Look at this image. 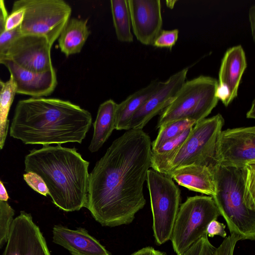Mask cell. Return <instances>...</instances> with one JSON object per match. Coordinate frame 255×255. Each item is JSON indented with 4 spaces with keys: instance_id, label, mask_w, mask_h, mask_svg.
<instances>
[{
    "instance_id": "6da1fadb",
    "label": "cell",
    "mask_w": 255,
    "mask_h": 255,
    "mask_svg": "<svg viewBox=\"0 0 255 255\" xmlns=\"http://www.w3.org/2000/svg\"><path fill=\"white\" fill-rule=\"evenodd\" d=\"M151 143L142 129L128 130L89 174L86 208L103 226L129 224L145 205L143 187L151 168Z\"/></svg>"
},
{
    "instance_id": "7c38bea8",
    "label": "cell",
    "mask_w": 255,
    "mask_h": 255,
    "mask_svg": "<svg viewBox=\"0 0 255 255\" xmlns=\"http://www.w3.org/2000/svg\"><path fill=\"white\" fill-rule=\"evenodd\" d=\"M219 149L220 165L242 168L255 164V127L222 130Z\"/></svg>"
},
{
    "instance_id": "8992f818",
    "label": "cell",
    "mask_w": 255,
    "mask_h": 255,
    "mask_svg": "<svg viewBox=\"0 0 255 255\" xmlns=\"http://www.w3.org/2000/svg\"><path fill=\"white\" fill-rule=\"evenodd\" d=\"M218 81L200 76L185 81L173 101L160 113L157 128L173 121L190 119L196 123L206 118L219 101Z\"/></svg>"
},
{
    "instance_id": "74e56055",
    "label": "cell",
    "mask_w": 255,
    "mask_h": 255,
    "mask_svg": "<svg viewBox=\"0 0 255 255\" xmlns=\"http://www.w3.org/2000/svg\"><path fill=\"white\" fill-rule=\"evenodd\" d=\"M255 100L253 101L250 109L247 113V118L249 119H255Z\"/></svg>"
},
{
    "instance_id": "f35d334b",
    "label": "cell",
    "mask_w": 255,
    "mask_h": 255,
    "mask_svg": "<svg viewBox=\"0 0 255 255\" xmlns=\"http://www.w3.org/2000/svg\"><path fill=\"white\" fill-rule=\"evenodd\" d=\"M7 16L2 17L0 18V35L4 31L5 20Z\"/></svg>"
},
{
    "instance_id": "f546056e",
    "label": "cell",
    "mask_w": 255,
    "mask_h": 255,
    "mask_svg": "<svg viewBox=\"0 0 255 255\" xmlns=\"http://www.w3.org/2000/svg\"><path fill=\"white\" fill-rule=\"evenodd\" d=\"M23 179L33 190L44 196L48 195L47 187L43 179L37 174L28 172L23 174Z\"/></svg>"
},
{
    "instance_id": "5b68a950",
    "label": "cell",
    "mask_w": 255,
    "mask_h": 255,
    "mask_svg": "<svg viewBox=\"0 0 255 255\" xmlns=\"http://www.w3.org/2000/svg\"><path fill=\"white\" fill-rule=\"evenodd\" d=\"M224 119L220 114L196 123L159 172L168 175L179 168L203 165L216 171L221 163L219 142Z\"/></svg>"
},
{
    "instance_id": "277c9868",
    "label": "cell",
    "mask_w": 255,
    "mask_h": 255,
    "mask_svg": "<svg viewBox=\"0 0 255 255\" xmlns=\"http://www.w3.org/2000/svg\"><path fill=\"white\" fill-rule=\"evenodd\" d=\"M216 191L212 197L230 233L242 240L255 239V211L244 200L242 168L220 165L215 172Z\"/></svg>"
},
{
    "instance_id": "8d00e7d4",
    "label": "cell",
    "mask_w": 255,
    "mask_h": 255,
    "mask_svg": "<svg viewBox=\"0 0 255 255\" xmlns=\"http://www.w3.org/2000/svg\"><path fill=\"white\" fill-rule=\"evenodd\" d=\"M8 15L4 1L0 0V18L2 17L8 16Z\"/></svg>"
},
{
    "instance_id": "83f0119b",
    "label": "cell",
    "mask_w": 255,
    "mask_h": 255,
    "mask_svg": "<svg viewBox=\"0 0 255 255\" xmlns=\"http://www.w3.org/2000/svg\"><path fill=\"white\" fill-rule=\"evenodd\" d=\"M21 34L19 26L10 31H3L0 35V64H3L6 60L7 54L12 43Z\"/></svg>"
},
{
    "instance_id": "cb8c5ba5",
    "label": "cell",
    "mask_w": 255,
    "mask_h": 255,
    "mask_svg": "<svg viewBox=\"0 0 255 255\" xmlns=\"http://www.w3.org/2000/svg\"><path fill=\"white\" fill-rule=\"evenodd\" d=\"M195 124V121L186 119L171 121L162 125L158 128L156 138L151 143V151L156 150L166 142L178 137Z\"/></svg>"
},
{
    "instance_id": "8fae6325",
    "label": "cell",
    "mask_w": 255,
    "mask_h": 255,
    "mask_svg": "<svg viewBox=\"0 0 255 255\" xmlns=\"http://www.w3.org/2000/svg\"><path fill=\"white\" fill-rule=\"evenodd\" d=\"M3 255H51L45 238L30 214L21 211L13 219Z\"/></svg>"
},
{
    "instance_id": "484cf974",
    "label": "cell",
    "mask_w": 255,
    "mask_h": 255,
    "mask_svg": "<svg viewBox=\"0 0 255 255\" xmlns=\"http://www.w3.org/2000/svg\"><path fill=\"white\" fill-rule=\"evenodd\" d=\"M14 211L6 201L0 200V247L7 239Z\"/></svg>"
},
{
    "instance_id": "44dd1931",
    "label": "cell",
    "mask_w": 255,
    "mask_h": 255,
    "mask_svg": "<svg viewBox=\"0 0 255 255\" xmlns=\"http://www.w3.org/2000/svg\"><path fill=\"white\" fill-rule=\"evenodd\" d=\"M88 19L70 18L58 39L59 47L66 57L80 52L90 34Z\"/></svg>"
},
{
    "instance_id": "3957f363",
    "label": "cell",
    "mask_w": 255,
    "mask_h": 255,
    "mask_svg": "<svg viewBox=\"0 0 255 255\" xmlns=\"http://www.w3.org/2000/svg\"><path fill=\"white\" fill-rule=\"evenodd\" d=\"M24 163L25 172L43 179L53 203L60 209L72 212L86 207L89 162L75 147L43 145L30 150Z\"/></svg>"
},
{
    "instance_id": "603a6c76",
    "label": "cell",
    "mask_w": 255,
    "mask_h": 255,
    "mask_svg": "<svg viewBox=\"0 0 255 255\" xmlns=\"http://www.w3.org/2000/svg\"><path fill=\"white\" fill-rule=\"evenodd\" d=\"M16 93V85L12 77L4 83L0 94V150L4 146L9 128L8 116Z\"/></svg>"
},
{
    "instance_id": "e575fe53",
    "label": "cell",
    "mask_w": 255,
    "mask_h": 255,
    "mask_svg": "<svg viewBox=\"0 0 255 255\" xmlns=\"http://www.w3.org/2000/svg\"><path fill=\"white\" fill-rule=\"evenodd\" d=\"M249 21L251 25L252 34L253 39H255V5L251 6L249 12Z\"/></svg>"
},
{
    "instance_id": "52a82bcc",
    "label": "cell",
    "mask_w": 255,
    "mask_h": 255,
    "mask_svg": "<svg viewBox=\"0 0 255 255\" xmlns=\"http://www.w3.org/2000/svg\"><path fill=\"white\" fill-rule=\"evenodd\" d=\"M221 216L212 197H189L180 204L170 240L174 251L180 255L207 234L209 223Z\"/></svg>"
},
{
    "instance_id": "836d02e7",
    "label": "cell",
    "mask_w": 255,
    "mask_h": 255,
    "mask_svg": "<svg viewBox=\"0 0 255 255\" xmlns=\"http://www.w3.org/2000/svg\"><path fill=\"white\" fill-rule=\"evenodd\" d=\"M131 255H166V253L156 250L151 247H147L134 252Z\"/></svg>"
},
{
    "instance_id": "9a60e30c",
    "label": "cell",
    "mask_w": 255,
    "mask_h": 255,
    "mask_svg": "<svg viewBox=\"0 0 255 255\" xmlns=\"http://www.w3.org/2000/svg\"><path fill=\"white\" fill-rule=\"evenodd\" d=\"M247 67L245 51L241 45L229 48L222 59L216 96L228 107L237 97L242 78Z\"/></svg>"
},
{
    "instance_id": "9c48e42d",
    "label": "cell",
    "mask_w": 255,
    "mask_h": 255,
    "mask_svg": "<svg viewBox=\"0 0 255 255\" xmlns=\"http://www.w3.org/2000/svg\"><path fill=\"white\" fill-rule=\"evenodd\" d=\"M24 9L20 25L21 34L44 36L52 46L70 19L72 9L63 0H19L14 2L12 10Z\"/></svg>"
},
{
    "instance_id": "4316f807",
    "label": "cell",
    "mask_w": 255,
    "mask_h": 255,
    "mask_svg": "<svg viewBox=\"0 0 255 255\" xmlns=\"http://www.w3.org/2000/svg\"><path fill=\"white\" fill-rule=\"evenodd\" d=\"M215 250L206 234L180 255H214Z\"/></svg>"
},
{
    "instance_id": "d4e9b609",
    "label": "cell",
    "mask_w": 255,
    "mask_h": 255,
    "mask_svg": "<svg viewBox=\"0 0 255 255\" xmlns=\"http://www.w3.org/2000/svg\"><path fill=\"white\" fill-rule=\"evenodd\" d=\"M244 200L249 209L255 211V164L243 168Z\"/></svg>"
},
{
    "instance_id": "4fadbf2b",
    "label": "cell",
    "mask_w": 255,
    "mask_h": 255,
    "mask_svg": "<svg viewBox=\"0 0 255 255\" xmlns=\"http://www.w3.org/2000/svg\"><path fill=\"white\" fill-rule=\"evenodd\" d=\"M188 71V68H184L162 82L160 86L134 114L129 129H142L151 119L160 114L176 97L186 81Z\"/></svg>"
},
{
    "instance_id": "5bb4252c",
    "label": "cell",
    "mask_w": 255,
    "mask_h": 255,
    "mask_svg": "<svg viewBox=\"0 0 255 255\" xmlns=\"http://www.w3.org/2000/svg\"><path fill=\"white\" fill-rule=\"evenodd\" d=\"M131 27L135 37L146 45L153 43L162 30L160 0H128Z\"/></svg>"
},
{
    "instance_id": "d6986e66",
    "label": "cell",
    "mask_w": 255,
    "mask_h": 255,
    "mask_svg": "<svg viewBox=\"0 0 255 255\" xmlns=\"http://www.w3.org/2000/svg\"><path fill=\"white\" fill-rule=\"evenodd\" d=\"M162 83L157 80L152 81L146 87L136 91L118 104L116 113L115 129L128 130L130 121L134 114L160 86Z\"/></svg>"
},
{
    "instance_id": "7402d4cb",
    "label": "cell",
    "mask_w": 255,
    "mask_h": 255,
    "mask_svg": "<svg viewBox=\"0 0 255 255\" xmlns=\"http://www.w3.org/2000/svg\"><path fill=\"white\" fill-rule=\"evenodd\" d=\"M111 7L114 26L118 39L131 42L133 36L128 0H111Z\"/></svg>"
},
{
    "instance_id": "4dcf8cb0",
    "label": "cell",
    "mask_w": 255,
    "mask_h": 255,
    "mask_svg": "<svg viewBox=\"0 0 255 255\" xmlns=\"http://www.w3.org/2000/svg\"><path fill=\"white\" fill-rule=\"evenodd\" d=\"M240 240L242 239L240 236L230 233L224 238L220 245L216 248L214 255H234L236 245Z\"/></svg>"
},
{
    "instance_id": "30bf717a",
    "label": "cell",
    "mask_w": 255,
    "mask_h": 255,
    "mask_svg": "<svg viewBox=\"0 0 255 255\" xmlns=\"http://www.w3.org/2000/svg\"><path fill=\"white\" fill-rule=\"evenodd\" d=\"M51 47L44 36L21 34L12 43L6 60L30 71H47L54 68L51 58Z\"/></svg>"
},
{
    "instance_id": "2e32d148",
    "label": "cell",
    "mask_w": 255,
    "mask_h": 255,
    "mask_svg": "<svg viewBox=\"0 0 255 255\" xmlns=\"http://www.w3.org/2000/svg\"><path fill=\"white\" fill-rule=\"evenodd\" d=\"M8 69L16 85V93L40 98L50 95L57 84L54 68L43 72L23 69L10 60L3 63Z\"/></svg>"
},
{
    "instance_id": "ab89813d",
    "label": "cell",
    "mask_w": 255,
    "mask_h": 255,
    "mask_svg": "<svg viewBox=\"0 0 255 255\" xmlns=\"http://www.w3.org/2000/svg\"><path fill=\"white\" fill-rule=\"evenodd\" d=\"M4 85V83L0 79V94Z\"/></svg>"
},
{
    "instance_id": "ac0fdd59",
    "label": "cell",
    "mask_w": 255,
    "mask_h": 255,
    "mask_svg": "<svg viewBox=\"0 0 255 255\" xmlns=\"http://www.w3.org/2000/svg\"><path fill=\"white\" fill-rule=\"evenodd\" d=\"M215 172L205 166L190 165L172 171L168 175L180 186L213 197L216 191Z\"/></svg>"
},
{
    "instance_id": "d590c367",
    "label": "cell",
    "mask_w": 255,
    "mask_h": 255,
    "mask_svg": "<svg viewBox=\"0 0 255 255\" xmlns=\"http://www.w3.org/2000/svg\"><path fill=\"white\" fill-rule=\"evenodd\" d=\"M9 199V196L6 189L0 179V200L7 202Z\"/></svg>"
},
{
    "instance_id": "ffe728a7",
    "label": "cell",
    "mask_w": 255,
    "mask_h": 255,
    "mask_svg": "<svg viewBox=\"0 0 255 255\" xmlns=\"http://www.w3.org/2000/svg\"><path fill=\"white\" fill-rule=\"evenodd\" d=\"M117 105L114 101L109 99L100 105L93 124L94 132L89 146L90 152L98 151L115 129Z\"/></svg>"
},
{
    "instance_id": "1f68e13d",
    "label": "cell",
    "mask_w": 255,
    "mask_h": 255,
    "mask_svg": "<svg viewBox=\"0 0 255 255\" xmlns=\"http://www.w3.org/2000/svg\"><path fill=\"white\" fill-rule=\"evenodd\" d=\"M24 12L23 8L12 10L5 20L4 31H10L20 26L23 21Z\"/></svg>"
},
{
    "instance_id": "f1b7e54d",
    "label": "cell",
    "mask_w": 255,
    "mask_h": 255,
    "mask_svg": "<svg viewBox=\"0 0 255 255\" xmlns=\"http://www.w3.org/2000/svg\"><path fill=\"white\" fill-rule=\"evenodd\" d=\"M178 29L162 30L155 39L152 45L156 47L171 49L178 39Z\"/></svg>"
},
{
    "instance_id": "7a4b0ae2",
    "label": "cell",
    "mask_w": 255,
    "mask_h": 255,
    "mask_svg": "<svg viewBox=\"0 0 255 255\" xmlns=\"http://www.w3.org/2000/svg\"><path fill=\"white\" fill-rule=\"evenodd\" d=\"M92 122L90 112L70 101L32 97L17 103L9 134L25 144L81 143Z\"/></svg>"
},
{
    "instance_id": "e0dca14e",
    "label": "cell",
    "mask_w": 255,
    "mask_h": 255,
    "mask_svg": "<svg viewBox=\"0 0 255 255\" xmlns=\"http://www.w3.org/2000/svg\"><path fill=\"white\" fill-rule=\"evenodd\" d=\"M53 242L72 255H111L102 244L83 228L71 230L61 225L53 228Z\"/></svg>"
},
{
    "instance_id": "d6a6232c",
    "label": "cell",
    "mask_w": 255,
    "mask_h": 255,
    "mask_svg": "<svg viewBox=\"0 0 255 255\" xmlns=\"http://www.w3.org/2000/svg\"><path fill=\"white\" fill-rule=\"evenodd\" d=\"M225 228L226 226L224 223H220L216 220H213L208 225L206 230L207 234L210 237L219 236L225 238L227 237Z\"/></svg>"
},
{
    "instance_id": "ba28073f",
    "label": "cell",
    "mask_w": 255,
    "mask_h": 255,
    "mask_svg": "<svg viewBox=\"0 0 255 255\" xmlns=\"http://www.w3.org/2000/svg\"><path fill=\"white\" fill-rule=\"evenodd\" d=\"M153 217L152 229L156 244L170 240L181 201V192L171 177L153 169L146 179Z\"/></svg>"
}]
</instances>
